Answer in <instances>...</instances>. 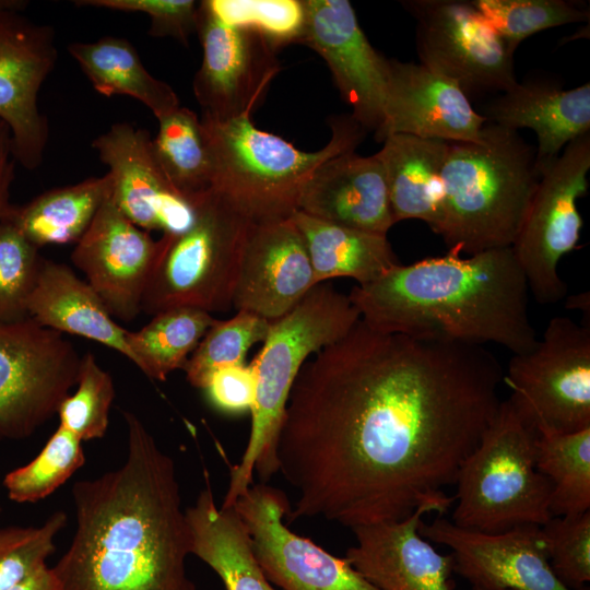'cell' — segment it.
I'll list each match as a JSON object with an SVG mask.
<instances>
[{"label":"cell","instance_id":"obj_1","mask_svg":"<svg viewBox=\"0 0 590 590\" xmlns=\"http://www.w3.org/2000/svg\"><path fill=\"white\" fill-rule=\"evenodd\" d=\"M482 345L376 331L361 319L305 363L275 445L296 492L290 521L351 529L400 520L444 495L502 400Z\"/></svg>","mask_w":590,"mask_h":590},{"label":"cell","instance_id":"obj_2","mask_svg":"<svg viewBox=\"0 0 590 590\" xmlns=\"http://www.w3.org/2000/svg\"><path fill=\"white\" fill-rule=\"evenodd\" d=\"M122 414L126 459L73 485L76 528L52 568L62 590H197L175 462L135 414Z\"/></svg>","mask_w":590,"mask_h":590},{"label":"cell","instance_id":"obj_3","mask_svg":"<svg viewBox=\"0 0 590 590\" xmlns=\"http://www.w3.org/2000/svg\"><path fill=\"white\" fill-rule=\"evenodd\" d=\"M529 294L507 247L400 263L355 285L349 297L361 320L379 332L446 343H495L521 354L538 341Z\"/></svg>","mask_w":590,"mask_h":590},{"label":"cell","instance_id":"obj_4","mask_svg":"<svg viewBox=\"0 0 590 590\" xmlns=\"http://www.w3.org/2000/svg\"><path fill=\"white\" fill-rule=\"evenodd\" d=\"M539 179L535 150L519 132L485 122L479 141L449 142L435 233L458 255L511 247Z\"/></svg>","mask_w":590,"mask_h":590},{"label":"cell","instance_id":"obj_5","mask_svg":"<svg viewBox=\"0 0 590 590\" xmlns=\"http://www.w3.org/2000/svg\"><path fill=\"white\" fill-rule=\"evenodd\" d=\"M213 164L212 191L252 224L288 220L314 172L329 158L354 151L366 130L352 116L331 122L328 144L296 149L258 129L250 115L219 121L201 118Z\"/></svg>","mask_w":590,"mask_h":590},{"label":"cell","instance_id":"obj_6","mask_svg":"<svg viewBox=\"0 0 590 590\" xmlns=\"http://www.w3.org/2000/svg\"><path fill=\"white\" fill-rule=\"evenodd\" d=\"M361 319L349 295L319 283L286 315L271 321L263 346L252 361L257 388L250 434L233 467L221 507L229 508L252 485L278 472L275 445L286 403L306 358L345 335Z\"/></svg>","mask_w":590,"mask_h":590},{"label":"cell","instance_id":"obj_7","mask_svg":"<svg viewBox=\"0 0 590 590\" xmlns=\"http://www.w3.org/2000/svg\"><path fill=\"white\" fill-rule=\"evenodd\" d=\"M536 433L504 400L479 444L461 464L452 522L482 532L543 526L552 485L535 462Z\"/></svg>","mask_w":590,"mask_h":590},{"label":"cell","instance_id":"obj_8","mask_svg":"<svg viewBox=\"0 0 590 590\" xmlns=\"http://www.w3.org/2000/svg\"><path fill=\"white\" fill-rule=\"evenodd\" d=\"M251 224L214 191L203 196L186 231L163 234L141 311L154 316L176 307L209 314L228 310Z\"/></svg>","mask_w":590,"mask_h":590},{"label":"cell","instance_id":"obj_9","mask_svg":"<svg viewBox=\"0 0 590 590\" xmlns=\"http://www.w3.org/2000/svg\"><path fill=\"white\" fill-rule=\"evenodd\" d=\"M503 381L538 435L590 427V322L552 318L531 350L512 355Z\"/></svg>","mask_w":590,"mask_h":590},{"label":"cell","instance_id":"obj_10","mask_svg":"<svg viewBox=\"0 0 590 590\" xmlns=\"http://www.w3.org/2000/svg\"><path fill=\"white\" fill-rule=\"evenodd\" d=\"M590 132L570 141L540 174L529 210L511 245L529 292L542 305L567 294L558 273L562 258L579 241L582 220L577 201L588 192Z\"/></svg>","mask_w":590,"mask_h":590},{"label":"cell","instance_id":"obj_11","mask_svg":"<svg viewBox=\"0 0 590 590\" xmlns=\"http://www.w3.org/2000/svg\"><path fill=\"white\" fill-rule=\"evenodd\" d=\"M81 359L63 333L31 317L0 323V439L26 438L56 415Z\"/></svg>","mask_w":590,"mask_h":590},{"label":"cell","instance_id":"obj_12","mask_svg":"<svg viewBox=\"0 0 590 590\" xmlns=\"http://www.w3.org/2000/svg\"><path fill=\"white\" fill-rule=\"evenodd\" d=\"M420 63L453 81L471 98L516 83L514 55L472 1L409 0Z\"/></svg>","mask_w":590,"mask_h":590},{"label":"cell","instance_id":"obj_13","mask_svg":"<svg viewBox=\"0 0 590 590\" xmlns=\"http://www.w3.org/2000/svg\"><path fill=\"white\" fill-rule=\"evenodd\" d=\"M233 507L267 578L282 590H380L345 557L328 553L288 528L284 517L291 505L282 491L252 484Z\"/></svg>","mask_w":590,"mask_h":590},{"label":"cell","instance_id":"obj_14","mask_svg":"<svg viewBox=\"0 0 590 590\" xmlns=\"http://www.w3.org/2000/svg\"><path fill=\"white\" fill-rule=\"evenodd\" d=\"M202 62L193 93L203 117L224 121L251 115L280 71L276 48L261 35L220 20L206 1L198 7Z\"/></svg>","mask_w":590,"mask_h":590},{"label":"cell","instance_id":"obj_15","mask_svg":"<svg viewBox=\"0 0 590 590\" xmlns=\"http://www.w3.org/2000/svg\"><path fill=\"white\" fill-rule=\"evenodd\" d=\"M57 58L49 25L0 9V119L11 131L15 160L30 170L42 164L48 141V121L37 102Z\"/></svg>","mask_w":590,"mask_h":590},{"label":"cell","instance_id":"obj_16","mask_svg":"<svg viewBox=\"0 0 590 590\" xmlns=\"http://www.w3.org/2000/svg\"><path fill=\"white\" fill-rule=\"evenodd\" d=\"M298 43L327 62L352 118L377 135L385 122L389 59L369 43L347 0H305Z\"/></svg>","mask_w":590,"mask_h":590},{"label":"cell","instance_id":"obj_17","mask_svg":"<svg viewBox=\"0 0 590 590\" xmlns=\"http://www.w3.org/2000/svg\"><path fill=\"white\" fill-rule=\"evenodd\" d=\"M418 532L451 550L453 571L474 590H571L551 568L541 526L482 532L439 516L430 523L422 520Z\"/></svg>","mask_w":590,"mask_h":590},{"label":"cell","instance_id":"obj_18","mask_svg":"<svg viewBox=\"0 0 590 590\" xmlns=\"http://www.w3.org/2000/svg\"><path fill=\"white\" fill-rule=\"evenodd\" d=\"M162 247V237L153 239L148 231L128 220L109 194L75 244L71 260L109 314L130 322L141 312Z\"/></svg>","mask_w":590,"mask_h":590},{"label":"cell","instance_id":"obj_19","mask_svg":"<svg viewBox=\"0 0 590 590\" xmlns=\"http://www.w3.org/2000/svg\"><path fill=\"white\" fill-rule=\"evenodd\" d=\"M92 148L108 167L110 197L119 211L144 231L177 235L194 219V205L169 182L153 151L148 130L129 122L113 125Z\"/></svg>","mask_w":590,"mask_h":590},{"label":"cell","instance_id":"obj_20","mask_svg":"<svg viewBox=\"0 0 590 590\" xmlns=\"http://www.w3.org/2000/svg\"><path fill=\"white\" fill-rule=\"evenodd\" d=\"M446 494L421 503L408 517L352 529L356 544L345 558L380 590H453L451 554H440L418 528L425 514L448 511Z\"/></svg>","mask_w":590,"mask_h":590},{"label":"cell","instance_id":"obj_21","mask_svg":"<svg viewBox=\"0 0 590 590\" xmlns=\"http://www.w3.org/2000/svg\"><path fill=\"white\" fill-rule=\"evenodd\" d=\"M317 285L303 238L291 219L251 224L232 306L274 321Z\"/></svg>","mask_w":590,"mask_h":590},{"label":"cell","instance_id":"obj_22","mask_svg":"<svg viewBox=\"0 0 590 590\" xmlns=\"http://www.w3.org/2000/svg\"><path fill=\"white\" fill-rule=\"evenodd\" d=\"M486 119L459 84L422 63L389 59L385 122L376 135L394 133L447 142H476Z\"/></svg>","mask_w":590,"mask_h":590},{"label":"cell","instance_id":"obj_23","mask_svg":"<svg viewBox=\"0 0 590 590\" xmlns=\"http://www.w3.org/2000/svg\"><path fill=\"white\" fill-rule=\"evenodd\" d=\"M298 210L382 235L394 225L384 167L376 154L361 156L349 151L322 163L307 181Z\"/></svg>","mask_w":590,"mask_h":590},{"label":"cell","instance_id":"obj_24","mask_svg":"<svg viewBox=\"0 0 590 590\" xmlns=\"http://www.w3.org/2000/svg\"><path fill=\"white\" fill-rule=\"evenodd\" d=\"M486 122L535 132L539 174L576 138L590 132V83L564 90L558 83L529 80L489 101L481 114Z\"/></svg>","mask_w":590,"mask_h":590},{"label":"cell","instance_id":"obj_25","mask_svg":"<svg viewBox=\"0 0 590 590\" xmlns=\"http://www.w3.org/2000/svg\"><path fill=\"white\" fill-rule=\"evenodd\" d=\"M27 311L44 327L96 341L132 361L128 330L115 321L88 283L63 263L43 258Z\"/></svg>","mask_w":590,"mask_h":590},{"label":"cell","instance_id":"obj_26","mask_svg":"<svg viewBox=\"0 0 590 590\" xmlns=\"http://www.w3.org/2000/svg\"><path fill=\"white\" fill-rule=\"evenodd\" d=\"M376 153L382 164L394 224L424 221L435 233L441 211L440 175L449 142L411 134L388 135Z\"/></svg>","mask_w":590,"mask_h":590},{"label":"cell","instance_id":"obj_27","mask_svg":"<svg viewBox=\"0 0 590 590\" xmlns=\"http://www.w3.org/2000/svg\"><path fill=\"white\" fill-rule=\"evenodd\" d=\"M185 512L191 555L210 566L226 590H276L256 558L237 510L216 505L209 481Z\"/></svg>","mask_w":590,"mask_h":590},{"label":"cell","instance_id":"obj_28","mask_svg":"<svg viewBox=\"0 0 590 590\" xmlns=\"http://www.w3.org/2000/svg\"><path fill=\"white\" fill-rule=\"evenodd\" d=\"M290 219L303 238L317 284L352 278L362 285L400 264L386 235L338 225L300 210Z\"/></svg>","mask_w":590,"mask_h":590},{"label":"cell","instance_id":"obj_29","mask_svg":"<svg viewBox=\"0 0 590 590\" xmlns=\"http://www.w3.org/2000/svg\"><path fill=\"white\" fill-rule=\"evenodd\" d=\"M111 177H90L47 190L23 205H12L5 220L32 245L76 244L111 192Z\"/></svg>","mask_w":590,"mask_h":590},{"label":"cell","instance_id":"obj_30","mask_svg":"<svg viewBox=\"0 0 590 590\" xmlns=\"http://www.w3.org/2000/svg\"><path fill=\"white\" fill-rule=\"evenodd\" d=\"M68 50L102 95L132 97L156 119L180 106L172 86L145 69L137 49L126 38L106 36L92 43H72Z\"/></svg>","mask_w":590,"mask_h":590},{"label":"cell","instance_id":"obj_31","mask_svg":"<svg viewBox=\"0 0 590 590\" xmlns=\"http://www.w3.org/2000/svg\"><path fill=\"white\" fill-rule=\"evenodd\" d=\"M152 145L173 187L193 205L212 190L213 164L201 118L179 106L158 118Z\"/></svg>","mask_w":590,"mask_h":590},{"label":"cell","instance_id":"obj_32","mask_svg":"<svg viewBox=\"0 0 590 590\" xmlns=\"http://www.w3.org/2000/svg\"><path fill=\"white\" fill-rule=\"evenodd\" d=\"M215 319L192 307L161 311L138 331H128L126 341L132 363L150 379L165 381L176 369L185 368Z\"/></svg>","mask_w":590,"mask_h":590},{"label":"cell","instance_id":"obj_33","mask_svg":"<svg viewBox=\"0 0 590 590\" xmlns=\"http://www.w3.org/2000/svg\"><path fill=\"white\" fill-rule=\"evenodd\" d=\"M535 462L552 485L553 517L590 510V427L535 439Z\"/></svg>","mask_w":590,"mask_h":590},{"label":"cell","instance_id":"obj_34","mask_svg":"<svg viewBox=\"0 0 590 590\" xmlns=\"http://www.w3.org/2000/svg\"><path fill=\"white\" fill-rule=\"evenodd\" d=\"M84 463L82 440L58 426L35 458L5 474L3 486L13 502L36 503L51 495Z\"/></svg>","mask_w":590,"mask_h":590},{"label":"cell","instance_id":"obj_35","mask_svg":"<svg viewBox=\"0 0 590 590\" xmlns=\"http://www.w3.org/2000/svg\"><path fill=\"white\" fill-rule=\"evenodd\" d=\"M270 326L268 319L244 310L228 320L215 319L184 368L188 382L203 390L216 370L245 364L247 351L266 340Z\"/></svg>","mask_w":590,"mask_h":590},{"label":"cell","instance_id":"obj_36","mask_svg":"<svg viewBox=\"0 0 590 590\" xmlns=\"http://www.w3.org/2000/svg\"><path fill=\"white\" fill-rule=\"evenodd\" d=\"M473 5L515 52L529 36L589 20V10L567 0H475Z\"/></svg>","mask_w":590,"mask_h":590},{"label":"cell","instance_id":"obj_37","mask_svg":"<svg viewBox=\"0 0 590 590\" xmlns=\"http://www.w3.org/2000/svg\"><path fill=\"white\" fill-rule=\"evenodd\" d=\"M115 397L111 376L97 363L92 353L82 355L76 389L58 410L59 426L82 441L104 437Z\"/></svg>","mask_w":590,"mask_h":590},{"label":"cell","instance_id":"obj_38","mask_svg":"<svg viewBox=\"0 0 590 590\" xmlns=\"http://www.w3.org/2000/svg\"><path fill=\"white\" fill-rule=\"evenodd\" d=\"M10 222L0 223V323L23 320L43 257Z\"/></svg>","mask_w":590,"mask_h":590},{"label":"cell","instance_id":"obj_39","mask_svg":"<svg viewBox=\"0 0 590 590\" xmlns=\"http://www.w3.org/2000/svg\"><path fill=\"white\" fill-rule=\"evenodd\" d=\"M211 11L224 23L250 30L276 49L298 43L305 19L297 0H208Z\"/></svg>","mask_w":590,"mask_h":590},{"label":"cell","instance_id":"obj_40","mask_svg":"<svg viewBox=\"0 0 590 590\" xmlns=\"http://www.w3.org/2000/svg\"><path fill=\"white\" fill-rule=\"evenodd\" d=\"M67 522V514L59 510L38 527L0 528V590H9L47 566L55 539Z\"/></svg>","mask_w":590,"mask_h":590},{"label":"cell","instance_id":"obj_41","mask_svg":"<svg viewBox=\"0 0 590 590\" xmlns=\"http://www.w3.org/2000/svg\"><path fill=\"white\" fill-rule=\"evenodd\" d=\"M551 568L571 590H586L590 580V510L552 517L541 526Z\"/></svg>","mask_w":590,"mask_h":590},{"label":"cell","instance_id":"obj_42","mask_svg":"<svg viewBox=\"0 0 590 590\" xmlns=\"http://www.w3.org/2000/svg\"><path fill=\"white\" fill-rule=\"evenodd\" d=\"M78 7H91L121 12H140L149 15V34L154 37H173L188 45L197 31L198 7L192 0H76Z\"/></svg>","mask_w":590,"mask_h":590},{"label":"cell","instance_id":"obj_43","mask_svg":"<svg viewBox=\"0 0 590 590\" xmlns=\"http://www.w3.org/2000/svg\"><path fill=\"white\" fill-rule=\"evenodd\" d=\"M257 388L252 364L227 366L216 370L203 389L211 403L226 413L251 410Z\"/></svg>","mask_w":590,"mask_h":590},{"label":"cell","instance_id":"obj_44","mask_svg":"<svg viewBox=\"0 0 590 590\" xmlns=\"http://www.w3.org/2000/svg\"><path fill=\"white\" fill-rule=\"evenodd\" d=\"M15 161L11 131L0 119V223L5 220L12 206L10 188L14 178Z\"/></svg>","mask_w":590,"mask_h":590},{"label":"cell","instance_id":"obj_45","mask_svg":"<svg viewBox=\"0 0 590 590\" xmlns=\"http://www.w3.org/2000/svg\"><path fill=\"white\" fill-rule=\"evenodd\" d=\"M60 587L54 568L47 565L9 590H59Z\"/></svg>","mask_w":590,"mask_h":590},{"label":"cell","instance_id":"obj_46","mask_svg":"<svg viewBox=\"0 0 590 590\" xmlns=\"http://www.w3.org/2000/svg\"><path fill=\"white\" fill-rule=\"evenodd\" d=\"M568 306H573L575 308H579L582 310V312L586 315H589L590 311V304H589V294L582 293L577 296H571L569 300H567Z\"/></svg>","mask_w":590,"mask_h":590},{"label":"cell","instance_id":"obj_47","mask_svg":"<svg viewBox=\"0 0 590 590\" xmlns=\"http://www.w3.org/2000/svg\"><path fill=\"white\" fill-rule=\"evenodd\" d=\"M27 4L28 2L24 0H0V9L9 8L23 11Z\"/></svg>","mask_w":590,"mask_h":590},{"label":"cell","instance_id":"obj_48","mask_svg":"<svg viewBox=\"0 0 590 590\" xmlns=\"http://www.w3.org/2000/svg\"><path fill=\"white\" fill-rule=\"evenodd\" d=\"M59 590H62V589H61V587H60V589H59Z\"/></svg>","mask_w":590,"mask_h":590},{"label":"cell","instance_id":"obj_49","mask_svg":"<svg viewBox=\"0 0 590 590\" xmlns=\"http://www.w3.org/2000/svg\"><path fill=\"white\" fill-rule=\"evenodd\" d=\"M0 511H1V509H0Z\"/></svg>","mask_w":590,"mask_h":590}]
</instances>
